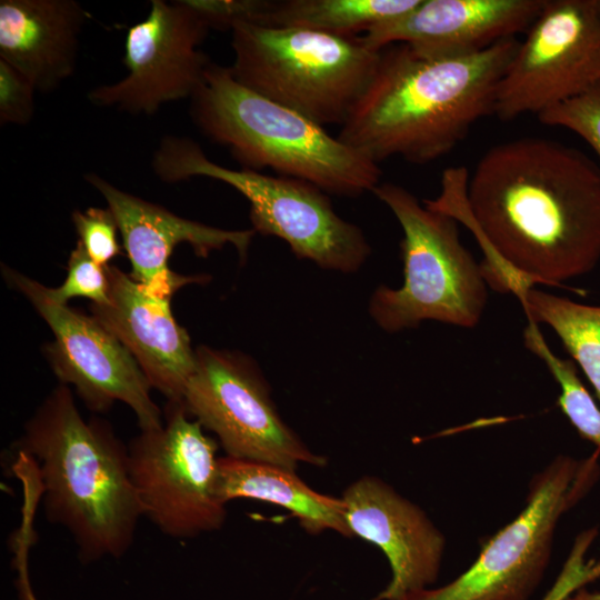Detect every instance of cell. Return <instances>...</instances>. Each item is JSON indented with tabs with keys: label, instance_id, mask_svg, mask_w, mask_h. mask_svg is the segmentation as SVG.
Masks as SVG:
<instances>
[{
	"label": "cell",
	"instance_id": "cell-26",
	"mask_svg": "<svg viewBox=\"0 0 600 600\" xmlns=\"http://www.w3.org/2000/svg\"><path fill=\"white\" fill-rule=\"evenodd\" d=\"M32 82L20 71L0 59V123L24 126L34 114Z\"/></svg>",
	"mask_w": 600,
	"mask_h": 600
},
{
	"label": "cell",
	"instance_id": "cell-4",
	"mask_svg": "<svg viewBox=\"0 0 600 600\" xmlns=\"http://www.w3.org/2000/svg\"><path fill=\"white\" fill-rule=\"evenodd\" d=\"M190 99L199 130L227 147L243 169H271L347 197L373 192L381 183L378 163L324 127L246 88L230 67L211 62Z\"/></svg>",
	"mask_w": 600,
	"mask_h": 600
},
{
	"label": "cell",
	"instance_id": "cell-13",
	"mask_svg": "<svg viewBox=\"0 0 600 600\" xmlns=\"http://www.w3.org/2000/svg\"><path fill=\"white\" fill-rule=\"evenodd\" d=\"M208 31L184 0H152L147 18L127 32L128 73L92 89L89 101L131 114H153L164 103L191 98L211 63L200 50Z\"/></svg>",
	"mask_w": 600,
	"mask_h": 600
},
{
	"label": "cell",
	"instance_id": "cell-3",
	"mask_svg": "<svg viewBox=\"0 0 600 600\" xmlns=\"http://www.w3.org/2000/svg\"><path fill=\"white\" fill-rule=\"evenodd\" d=\"M40 482L48 521L71 536L82 563L119 559L143 517L129 471L128 447L109 422L86 421L59 384L27 421L16 442Z\"/></svg>",
	"mask_w": 600,
	"mask_h": 600
},
{
	"label": "cell",
	"instance_id": "cell-12",
	"mask_svg": "<svg viewBox=\"0 0 600 600\" xmlns=\"http://www.w3.org/2000/svg\"><path fill=\"white\" fill-rule=\"evenodd\" d=\"M6 282L22 293L51 329L54 340L44 353L61 384H71L93 412L108 411L116 401L132 409L140 430L160 428L161 411L151 384L127 348L93 317L59 304L47 287L1 264Z\"/></svg>",
	"mask_w": 600,
	"mask_h": 600
},
{
	"label": "cell",
	"instance_id": "cell-9",
	"mask_svg": "<svg viewBox=\"0 0 600 600\" xmlns=\"http://www.w3.org/2000/svg\"><path fill=\"white\" fill-rule=\"evenodd\" d=\"M127 447L142 516L163 534L189 539L221 529L227 508L216 492L218 444L181 402L168 401L164 423L140 430Z\"/></svg>",
	"mask_w": 600,
	"mask_h": 600
},
{
	"label": "cell",
	"instance_id": "cell-25",
	"mask_svg": "<svg viewBox=\"0 0 600 600\" xmlns=\"http://www.w3.org/2000/svg\"><path fill=\"white\" fill-rule=\"evenodd\" d=\"M78 242L99 264L109 262L121 254L118 241L119 226L109 208L90 207L84 211L74 210L71 214Z\"/></svg>",
	"mask_w": 600,
	"mask_h": 600
},
{
	"label": "cell",
	"instance_id": "cell-21",
	"mask_svg": "<svg viewBox=\"0 0 600 600\" xmlns=\"http://www.w3.org/2000/svg\"><path fill=\"white\" fill-rule=\"evenodd\" d=\"M528 321L549 326L579 364L600 403V306L531 289L520 301Z\"/></svg>",
	"mask_w": 600,
	"mask_h": 600
},
{
	"label": "cell",
	"instance_id": "cell-5",
	"mask_svg": "<svg viewBox=\"0 0 600 600\" xmlns=\"http://www.w3.org/2000/svg\"><path fill=\"white\" fill-rule=\"evenodd\" d=\"M231 34L234 79L322 127L346 122L381 57L360 37L308 29L239 22Z\"/></svg>",
	"mask_w": 600,
	"mask_h": 600
},
{
	"label": "cell",
	"instance_id": "cell-29",
	"mask_svg": "<svg viewBox=\"0 0 600 600\" xmlns=\"http://www.w3.org/2000/svg\"><path fill=\"white\" fill-rule=\"evenodd\" d=\"M20 596L22 600H37L31 591L29 580L27 579H20Z\"/></svg>",
	"mask_w": 600,
	"mask_h": 600
},
{
	"label": "cell",
	"instance_id": "cell-22",
	"mask_svg": "<svg viewBox=\"0 0 600 600\" xmlns=\"http://www.w3.org/2000/svg\"><path fill=\"white\" fill-rule=\"evenodd\" d=\"M524 347L540 358L559 386L558 406L578 433L600 450V408L580 380L574 362L558 357L538 324L528 321Z\"/></svg>",
	"mask_w": 600,
	"mask_h": 600
},
{
	"label": "cell",
	"instance_id": "cell-11",
	"mask_svg": "<svg viewBox=\"0 0 600 600\" xmlns=\"http://www.w3.org/2000/svg\"><path fill=\"white\" fill-rule=\"evenodd\" d=\"M600 82L596 0H546L498 86L500 119L540 114Z\"/></svg>",
	"mask_w": 600,
	"mask_h": 600
},
{
	"label": "cell",
	"instance_id": "cell-23",
	"mask_svg": "<svg viewBox=\"0 0 600 600\" xmlns=\"http://www.w3.org/2000/svg\"><path fill=\"white\" fill-rule=\"evenodd\" d=\"M108 266L96 262L80 242L70 252L67 263V277L58 288H48V296L59 304L77 297H83L92 303H104L109 299Z\"/></svg>",
	"mask_w": 600,
	"mask_h": 600
},
{
	"label": "cell",
	"instance_id": "cell-1",
	"mask_svg": "<svg viewBox=\"0 0 600 600\" xmlns=\"http://www.w3.org/2000/svg\"><path fill=\"white\" fill-rule=\"evenodd\" d=\"M422 203L471 232L488 287L519 301L538 284L562 286L600 261V166L554 140L493 146L472 173L447 168L439 194Z\"/></svg>",
	"mask_w": 600,
	"mask_h": 600
},
{
	"label": "cell",
	"instance_id": "cell-16",
	"mask_svg": "<svg viewBox=\"0 0 600 600\" xmlns=\"http://www.w3.org/2000/svg\"><path fill=\"white\" fill-rule=\"evenodd\" d=\"M107 271L109 299L90 304L92 317L127 348L152 388L168 401L181 402L196 350L172 313L171 300L149 293L116 266Z\"/></svg>",
	"mask_w": 600,
	"mask_h": 600
},
{
	"label": "cell",
	"instance_id": "cell-7",
	"mask_svg": "<svg viewBox=\"0 0 600 600\" xmlns=\"http://www.w3.org/2000/svg\"><path fill=\"white\" fill-rule=\"evenodd\" d=\"M152 169L167 183L207 177L229 184L249 201L256 232L282 239L298 258L321 268L354 272L371 252L362 230L339 217L327 193L304 180L222 167L197 142L177 136L161 139Z\"/></svg>",
	"mask_w": 600,
	"mask_h": 600
},
{
	"label": "cell",
	"instance_id": "cell-19",
	"mask_svg": "<svg viewBox=\"0 0 600 600\" xmlns=\"http://www.w3.org/2000/svg\"><path fill=\"white\" fill-rule=\"evenodd\" d=\"M216 492L227 504L233 499H253L287 509L310 534L331 530L352 537L341 497L322 494L280 466L219 457Z\"/></svg>",
	"mask_w": 600,
	"mask_h": 600
},
{
	"label": "cell",
	"instance_id": "cell-28",
	"mask_svg": "<svg viewBox=\"0 0 600 600\" xmlns=\"http://www.w3.org/2000/svg\"><path fill=\"white\" fill-rule=\"evenodd\" d=\"M554 600H600V591H591L582 587L570 594L559 596Z\"/></svg>",
	"mask_w": 600,
	"mask_h": 600
},
{
	"label": "cell",
	"instance_id": "cell-15",
	"mask_svg": "<svg viewBox=\"0 0 600 600\" xmlns=\"http://www.w3.org/2000/svg\"><path fill=\"white\" fill-rule=\"evenodd\" d=\"M341 498L352 537L376 544L389 562L391 578L377 600H400L437 581L447 541L419 506L371 476L353 481Z\"/></svg>",
	"mask_w": 600,
	"mask_h": 600
},
{
	"label": "cell",
	"instance_id": "cell-30",
	"mask_svg": "<svg viewBox=\"0 0 600 600\" xmlns=\"http://www.w3.org/2000/svg\"><path fill=\"white\" fill-rule=\"evenodd\" d=\"M597 1V7L599 9V12H600V0H596Z\"/></svg>",
	"mask_w": 600,
	"mask_h": 600
},
{
	"label": "cell",
	"instance_id": "cell-14",
	"mask_svg": "<svg viewBox=\"0 0 600 600\" xmlns=\"http://www.w3.org/2000/svg\"><path fill=\"white\" fill-rule=\"evenodd\" d=\"M83 178L106 199L116 217L131 263L130 277L156 297L171 300L181 287L209 280L208 276H181L169 268L173 249L183 242L202 258L227 244L236 248L241 261L247 258L253 229L207 226L124 192L97 173H84Z\"/></svg>",
	"mask_w": 600,
	"mask_h": 600
},
{
	"label": "cell",
	"instance_id": "cell-24",
	"mask_svg": "<svg viewBox=\"0 0 600 600\" xmlns=\"http://www.w3.org/2000/svg\"><path fill=\"white\" fill-rule=\"evenodd\" d=\"M537 117L543 124L562 127L581 137L600 160V82Z\"/></svg>",
	"mask_w": 600,
	"mask_h": 600
},
{
	"label": "cell",
	"instance_id": "cell-18",
	"mask_svg": "<svg viewBox=\"0 0 600 600\" xmlns=\"http://www.w3.org/2000/svg\"><path fill=\"white\" fill-rule=\"evenodd\" d=\"M88 17L74 0H1L0 59L37 91H52L76 70Z\"/></svg>",
	"mask_w": 600,
	"mask_h": 600
},
{
	"label": "cell",
	"instance_id": "cell-10",
	"mask_svg": "<svg viewBox=\"0 0 600 600\" xmlns=\"http://www.w3.org/2000/svg\"><path fill=\"white\" fill-rule=\"evenodd\" d=\"M194 350L196 366L181 403L203 429L218 437L226 456L291 470L300 464H327L282 420L253 360L207 346Z\"/></svg>",
	"mask_w": 600,
	"mask_h": 600
},
{
	"label": "cell",
	"instance_id": "cell-6",
	"mask_svg": "<svg viewBox=\"0 0 600 600\" xmlns=\"http://www.w3.org/2000/svg\"><path fill=\"white\" fill-rule=\"evenodd\" d=\"M400 223L403 284L380 286L369 312L384 331L394 333L434 320L471 329L488 302V284L480 263L463 246L458 222L428 209L403 187L386 182L374 190Z\"/></svg>",
	"mask_w": 600,
	"mask_h": 600
},
{
	"label": "cell",
	"instance_id": "cell-20",
	"mask_svg": "<svg viewBox=\"0 0 600 600\" xmlns=\"http://www.w3.org/2000/svg\"><path fill=\"white\" fill-rule=\"evenodd\" d=\"M420 0H264L258 24L300 28L346 38L411 11Z\"/></svg>",
	"mask_w": 600,
	"mask_h": 600
},
{
	"label": "cell",
	"instance_id": "cell-2",
	"mask_svg": "<svg viewBox=\"0 0 600 600\" xmlns=\"http://www.w3.org/2000/svg\"><path fill=\"white\" fill-rule=\"evenodd\" d=\"M519 41L468 54L433 56L403 43L381 50L376 73L338 138L379 164H423L449 153L493 113L499 82Z\"/></svg>",
	"mask_w": 600,
	"mask_h": 600
},
{
	"label": "cell",
	"instance_id": "cell-8",
	"mask_svg": "<svg viewBox=\"0 0 600 600\" xmlns=\"http://www.w3.org/2000/svg\"><path fill=\"white\" fill-rule=\"evenodd\" d=\"M599 454L597 449L582 459L556 457L531 479L524 508L483 544L466 571L400 600H528L550 562L559 520L599 480Z\"/></svg>",
	"mask_w": 600,
	"mask_h": 600
},
{
	"label": "cell",
	"instance_id": "cell-27",
	"mask_svg": "<svg viewBox=\"0 0 600 600\" xmlns=\"http://www.w3.org/2000/svg\"><path fill=\"white\" fill-rule=\"evenodd\" d=\"M209 29H230L239 22L257 24L263 0H184Z\"/></svg>",
	"mask_w": 600,
	"mask_h": 600
},
{
	"label": "cell",
	"instance_id": "cell-17",
	"mask_svg": "<svg viewBox=\"0 0 600 600\" xmlns=\"http://www.w3.org/2000/svg\"><path fill=\"white\" fill-rule=\"evenodd\" d=\"M546 0H420L360 38L374 50L403 43L433 56L468 54L527 31Z\"/></svg>",
	"mask_w": 600,
	"mask_h": 600
}]
</instances>
